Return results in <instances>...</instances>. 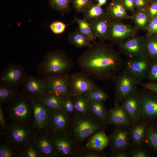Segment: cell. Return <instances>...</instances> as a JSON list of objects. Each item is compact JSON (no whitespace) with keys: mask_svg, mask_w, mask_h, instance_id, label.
I'll list each match as a JSON object with an SVG mask.
<instances>
[{"mask_svg":"<svg viewBox=\"0 0 157 157\" xmlns=\"http://www.w3.org/2000/svg\"><path fill=\"white\" fill-rule=\"evenodd\" d=\"M124 62L112 44L101 41L92 42L76 61L82 71L104 81L113 79L124 66Z\"/></svg>","mask_w":157,"mask_h":157,"instance_id":"cell-1","label":"cell"},{"mask_svg":"<svg viewBox=\"0 0 157 157\" xmlns=\"http://www.w3.org/2000/svg\"><path fill=\"white\" fill-rule=\"evenodd\" d=\"M74 65L72 59L63 50L48 51L37 68L38 74L42 79L56 75L68 74Z\"/></svg>","mask_w":157,"mask_h":157,"instance_id":"cell-2","label":"cell"},{"mask_svg":"<svg viewBox=\"0 0 157 157\" xmlns=\"http://www.w3.org/2000/svg\"><path fill=\"white\" fill-rule=\"evenodd\" d=\"M8 104L6 111L9 122L33 125V115L31 98L23 94Z\"/></svg>","mask_w":157,"mask_h":157,"instance_id":"cell-3","label":"cell"},{"mask_svg":"<svg viewBox=\"0 0 157 157\" xmlns=\"http://www.w3.org/2000/svg\"><path fill=\"white\" fill-rule=\"evenodd\" d=\"M35 131L33 125L9 122L6 131V140L21 151L33 141Z\"/></svg>","mask_w":157,"mask_h":157,"instance_id":"cell-4","label":"cell"},{"mask_svg":"<svg viewBox=\"0 0 157 157\" xmlns=\"http://www.w3.org/2000/svg\"><path fill=\"white\" fill-rule=\"evenodd\" d=\"M113 79L115 86V104H120L126 96L137 90L140 82L124 68Z\"/></svg>","mask_w":157,"mask_h":157,"instance_id":"cell-5","label":"cell"},{"mask_svg":"<svg viewBox=\"0 0 157 157\" xmlns=\"http://www.w3.org/2000/svg\"><path fill=\"white\" fill-rule=\"evenodd\" d=\"M27 76L22 65L13 63L8 65L1 72L0 83L11 88L18 89Z\"/></svg>","mask_w":157,"mask_h":157,"instance_id":"cell-6","label":"cell"},{"mask_svg":"<svg viewBox=\"0 0 157 157\" xmlns=\"http://www.w3.org/2000/svg\"><path fill=\"white\" fill-rule=\"evenodd\" d=\"M145 37L135 35L129 38L119 45L120 51L128 59L149 57L145 43Z\"/></svg>","mask_w":157,"mask_h":157,"instance_id":"cell-7","label":"cell"},{"mask_svg":"<svg viewBox=\"0 0 157 157\" xmlns=\"http://www.w3.org/2000/svg\"><path fill=\"white\" fill-rule=\"evenodd\" d=\"M137 31L130 24L124 23L122 21L111 20L108 32V40L119 46L127 39L136 35Z\"/></svg>","mask_w":157,"mask_h":157,"instance_id":"cell-8","label":"cell"},{"mask_svg":"<svg viewBox=\"0 0 157 157\" xmlns=\"http://www.w3.org/2000/svg\"><path fill=\"white\" fill-rule=\"evenodd\" d=\"M141 100L140 118L148 123L157 122V94L143 88L139 90Z\"/></svg>","mask_w":157,"mask_h":157,"instance_id":"cell-9","label":"cell"},{"mask_svg":"<svg viewBox=\"0 0 157 157\" xmlns=\"http://www.w3.org/2000/svg\"><path fill=\"white\" fill-rule=\"evenodd\" d=\"M89 77L83 71L69 75L70 97L83 94L86 92L98 87Z\"/></svg>","mask_w":157,"mask_h":157,"instance_id":"cell-10","label":"cell"},{"mask_svg":"<svg viewBox=\"0 0 157 157\" xmlns=\"http://www.w3.org/2000/svg\"><path fill=\"white\" fill-rule=\"evenodd\" d=\"M68 74L54 75L43 79L47 93L63 98L70 96Z\"/></svg>","mask_w":157,"mask_h":157,"instance_id":"cell-11","label":"cell"},{"mask_svg":"<svg viewBox=\"0 0 157 157\" xmlns=\"http://www.w3.org/2000/svg\"><path fill=\"white\" fill-rule=\"evenodd\" d=\"M33 142L41 157H52L56 154L53 136L47 129L36 131Z\"/></svg>","mask_w":157,"mask_h":157,"instance_id":"cell-12","label":"cell"},{"mask_svg":"<svg viewBox=\"0 0 157 157\" xmlns=\"http://www.w3.org/2000/svg\"><path fill=\"white\" fill-rule=\"evenodd\" d=\"M33 115V126L35 131L47 129L51 110L37 98H31Z\"/></svg>","mask_w":157,"mask_h":157,"instance_id":"cell-13","label":"cell"},{"mask_svg":"<svg viewBox=\"0 0 157 157\" xmlns=\"http://www.w3.org/2000/svg\"><path fill=\"white\" fill-rule=\"evenodd\" d=\"M150 58L128 59L124 62V68L140 82L147 76L151 64Z\"/></svg>","mask_w":157,"mask_h":157,"instance_id":"cell-14","label":"cell"},{"mask_svg":"<svg viewBox=\"0 0 157 157\" xmlns=\"http://www.w3.org/2000/svg\"><path fill=\"white\" fill-rule=\"evenodd\" d=\"M21 86L23 93L31 98H37L46 92L44 79L35 76L28 75Z\"/></svg>","mask_w":157,"mask_h":157,"instance_id":"cell-15","label":"cell"},{"mask_svg":"<svg viewBox=\"0 0 157 157\" xmlns=\"http://www.w3.org/2000/svg\"><path fill=\"white\" fill-rule=\"evenodd\" d=\"M116 127L109 139L113 153L119 150L129 149L131 146V126Z\"/></svg>","mask_w":157,"mask_h":157,"instance_id":"cell-16","label":"cell"},{"mask_svg":"<svg viewBox=\"0 0 157 157\" xmlns=\"http://www.w3.org/2000/svg\"><path fill=\"white\" fill-rule=\"evenodd\" d=\"M121 104L130 116L133 122L140 119L141 100L138 89L126 96Z\"/></svg>","mask_w":157,"mask_h":157,"instance_id":"cell-17","label":"cell"},{"mask_svg":"<svg viewBox=\"0 0 157 157\" xmlns=\"http://www.w3.org/2000/svg\"><path fill=\"white\" fill-rule=\"evenodd\" d=\"M68 122L67 114L63 110L51 111L47 129L53 136L64 133L67 127Z\"/></svg>","mask_w":157,"mask_h":157,"instance_id":"cell-18","label":"cell"},{"mask_svg":"<svg viewBox=\"0 0 157 157\" xmlns=\"http://www.w3.org/2000/svg\"><path fill=\"white\" fill-rule=\"evenodd\" d=\"M133 123L129 114L121 104H115L108 113L107 123L116 126L130 127Z\"/></svg>","mask_w":157,"mask_h":157,"instance_id":"cell-19","label":"cell"},{"mask_svg":"<svg viewBox=\"0 0 157 157\" xmlns=\"http://www.w3.org/2000/svg\"><path fill=\"white\" fill-rule=\"evenodd\" d=\"M148 123L141 118L133 123L130 130V147L144 145Z\"/></svg>","mask_w":157,"mask_h":157,"instance_id":"cell-20","label":"cell"},{"mask_svg":"<svg viewBox=\"0 0 157 157\" xmlns=\"http://www.w3.org/2000/svg\"><path fill=\"white\" fill-rule=\"evenodd\" d=\"M99 128V125L90 119H79L75 123L74 133L77 139L83 140L96 132Z\"/></svg>","mask_w":157,"mask_h":157,"instance_id":"cell-21","label":"cell"},{"mask_svg":"<svg viewBox=\"0 0 157 157\" xmlns=\"http://www.w3.org/2000/svg\"><path fill=\"white\" fill-rule=\"evenodd\" d=\"M111 20L107 15L90 22L92 31L95 38H98L101 41L108 40V34Z\"/></svg>","mask_w":157,"mask_h":157,"instance_id":"cell-22","label":"cell"},{"mask_svg":"<svg viewBox=\"0 0 157 157\" xmlns=\"http://www.w3.org/2000/svg\"><path fill=\"white\" fill-rule=\"evenodd\" d=\"M105 12L107 15L111 20L122 21L124 19H130L123 0H112L107 6Z\"/></svg>","mask_w":157,"mask_h":157,"instance_id":"cell-23","label":"cell"},{"mask_svg":"<svg viewBox=\"0 0 157 157\" xmlns=\"http://www.w3.org/2000/svg\"><path fill=\"white\" fill-rule=\"evenodd\" d=\"M53 137L56 154L64 156H69L72 154L71 141L64 133Z\"/></svg>","mask_w":157,"mask_h":157,"instance_id":"cell-24","label":"cell"},{"mask_svg":"<svg viewBox=\"0 0 157 157\" xmlns=\"http://www.w3.org/2000/svg\"><path fill=\"white\" fill-rule=\"evenodd\" d=\"M109 138L103 131L96 133L89 140L86 147L90 149L101 151L108 144Z\"/></svg>","mask_w":157,"mask_h":157,"instance_id":"cell-25","label":"cell"},{"mask_svg":"<svg viewBox=\"0 0 157 157\" xmlns=\"http://www.w3.org/2000/svg\"><path fill=\"white\" fill-rule=\"evenodd\" d=\"M144 144L157 155V122L149 123Z\"/></svg>","mask_w":157,"mask_h":157,"instance_id":"cell-26","label":"cell"},{"mask_svg":"<svg viewBox=\"0 0 157 157\" xmlns=\"http://www.w3.org/2000/svg\"><path fill=\"white\" fill-rule=\"evenodd\" d=\"M36 98L41 101L51 111L62 110L64 98L47 93Z\"/></svg>","mask_w":157,"mask_h":157,"instance_id":"cell-27","label":"cell"},{"mask_svg":"<svg viewBox=\"0 0 157 157\" xmlns=\"http://www.w3.org/2000/svg\"><path fill=\"white\" fill-rule=\"evenodd\" d=\"M22 91L0 83V106L8 104L17 97L23 94Z\"/></svg>","mask_w":157,"mask_h":157,"instance_id":"cell-28","label":"cell"},{"mask_svg":"<svg viewBox=\"0 0 157 157\" xmlns=\"http://www.w3.org/2000/svg\"><path fill=\"white\" fill-rule=\"evenodd\" d=\"M130 19L133 20L137 31L146 30L150 21L146 8L135 11L130 16Z\"/></svg>","mask_w":157,"mask_h":157,"instance_id":"cell-29","label":"cell"},{"mask_svg":"<svg viewBox=\"0 0 157 157\" xmlns=\"http://www.w3.org/2000/svg\"><path fill=\"white\" fill-rule=\"evenodd\" d=\"M69 43L78 48L89 47L92 45L91 42L80 31L78 28L69 34Z\"/></svg>","mask_w":157,"mask_h":157,"instance_id":"cell-30","label":"cell"},{"mask_svg":"<svg viewBox=\"0 0 157 157\" xmlns=\"http://www.w3.org/2000/svg\"><path fill=\"white\" fill-rule=\"evenodd\" d=\"M89 110L94 115L102 121L107 122L108 113L105 107L104 102L90 101Z\"/></svg>","mask_w":157,"mask_h":157,"instance_id":"cell-31","label":"cell"},{"mask_svg":"<svg viewBox=\"0 0 157 157\" xmlns=\"http://www.w3.org/2000/svg\"><path fill=\"white\" fill-rule=\"evenodd\" d=\"M83 13L84 19L89 23L106 15L105 11L101 7L92 3Z\"/></svg>","mask_w":157,"mask_h":157,"instance_id":"cell-32","label":"cell"},{"mask_svg":"<svg viewBox=\"0 0 157 157\" xmlns=\"http://www.w3.org/2000/svg\"><path fill=\"white\" fill-rule=\"evenodd\" d=\"M21 151L6 140L0 144V157H21Z\"/></svg>","mask_w":157,"mask_h":157,"instance_id":"cell-33","label":"cell"},{"mask_svg":"<svg viewBox=\"0 0 157 157\" xmlns=\"http://www.w3.org/2000/svg\"><path fill=\"white\" fill-rule=\"evenodd\" d=\"M72 97L74 109L81 113L85 114L89 110V100L83 94Z\"/></svg>","mask_w":157,"mask_h":157,"instance_id":"cell-34","label":"cell"},{"mask_svg":"<svg viewBox=\"0 0 157 157\" xmlns=\"http://www.w3.org/2000/svg\"><path fill=\"white\" fill-rule=\"evenodd\" d=\"M74 20L78 25V29L81 33L91 42H95L90 23L84 19H80L74 17Z\"/></svg>","mask_w":157,"mask_h":157,"instance_id":"cell-35","label":"cell"},{"mask_svg":"<svg viewBox=\"0 0 157 157\" xmlns=\"http://www.w3.org/2000/svg\"><path fill=\"white\" fill-rule=\"evenodd\" d=\"M83 95L90 101L104 102L108 97V94L98 87L86 92Z\"/></svg>","mask_w":157,"mask_h":157,"instance_id":"cell-36","label":"cell"},{"mask_svg":"<svg viewBox=\"0 0 157 157\" xmlns=\"http://www.w3.org/2000/svg\"><path fill=\"white\" fill-rule=\"evenodd\" d=\"M145 37L146 50L148 56L150 58L157 59V37L153 35Z\"/></svg>","mask_w":157,"mask_h":157,"instance_id":"cell-37","label":"cell"},{"mask_svg":"<svg viewBox=\"0 0 157 157\" xmlns=\"http://www.w3.org/2000/svg\"><path fill=\"white\" fill-rule=\"evenodd\" d=\"M70 0H49L50 6L62 13L67 12L69 9Z\"/></svg>","mask_w":157,"mask_h":157,"instance_id":"cell-38","label":"cell"},{"mask_svg":"<svg viewBox=\"0 0 157 157\" xmlns=\"http://www.w3.org/2000/svg\"><path fill=\"white\" fill-rule=\"evenodd\" d=\"M129 149L130 157H149L151 156V152L144 149L143 146L131 147Z\"/></svg>","mask_w":157,"mask_h":157,"instance_id":"cell-39","label":"cell"},{"mask_svg":"<svg viewBox=\"0 0 157 157\" xmlns=\"http://www.w3.org/2000/svg\"><path fill=\"white\" fill-rule=\"evenodd\" d=\"M40 157V155L33 141L27 145L21 151V157Z\"/></svg>","mask_w":157,"mask_h":157,"instance_id":"cell-40","label":"cell"},{"mask_svg":"<svg viewBox=\"0 0 157 157\" xmlns=\"http://www.w3.org/2000/svg\"><path fill=\"white\" fill-rule=\"evenodd\" d=\"M74 5L78 12L85 11L92 3V0H74Z\"/></svg>","mask_w":157,"mask_h":157,"instance_id":"cell-41","label":"cell"},{"mask_svg":"<svg viewBox=\"0 0 157 157\" xmlns=\"http://www.w3.org/2000/svg\"><path fill=\"white\" fill-rule=\"evenodd\" d=\"M67 25L62 22L56 21L51 24L49 28L53 33L58 34L64 32Z\"/></svg>","mask_w":157,"mask_h":157,"instance_id":"cell-42","label":"cell"},{"mask_svg":"<svg viewBox=\"0 0 157 157\" xmlns=\"http://www.w3.org/2000/svg\"><path fill=\"white\" fill-rule=\"evenodd\" d=\"M74 110V106L71 97L69 96L64 98L62 110L67 114H71Z\"/></svg>","mask_w":157,"mask_h":157,"instance_id":"cell-43","label":"cell"},{"mask_svg":"<svg viewBox=\"0 0 157 157\" xmlns=\"http://www.w3.org/2000/svg\"><path fill=\"white\" fill-rule=\"evenodd\" d=\"M146 9L150 20L152 18L157 17V0H154L149 3Z\"/></svg>","mask_w":157,"mask_h":157,"instance_id":"cell-44","label":"cell"},{"mask_svg":"<svg viewBox=\"0 0 157 157\" xmlns=\"http://www.w3.org/2000/svg\"><path fill=\"white\" fill-rule=\"evenodd\" d=\"M146 30V36H149L157 33V17L151 19L150 21Z\"/></svg>","mask_w":157,"mask_h":157,"instance_id":"cell-45","label":"cell"},{"mask_svg":"<svg viewBox=\"0 0 157 157\" xmlns=\"http://www.w3.org/2000/svg\"><path fill=\"white\" fill-rule=\"evenodd\" d=\"M149 80L157 81V63L151 65L147 76Z\"/></svg>","mask_w":157,"mask_h":157,"instance_id":"cell-46","label":"cell"},{"mask_svg":"<svg viewBox=\"0 0 157 157\" xmlns=\"http://www.w3.org/2000/svg\"><path fill=\"white\" fill-rule=\"evenodd\" d=\"M135 11L145 9L149 4L147 0H134Z\"/></svg>","mask_w":157,"mask_h":157,"instance_id":"cell-47","label":"cell"},{"mask_svg":"<svg viewBox=\"0 0 157 157\" xmlns=\"http://www.w3.org/2000/svg\"><path fill=\"white\" fill-rule=\"evenodd\" d=\"M124 3L126 10L130 11L132 14L135 12V7L134 0H123Z\"/></svg>","mask_w":157,"mask_h":157,"instance_id":"cell-48","label":"cell"},{"mask_svg":"<svg viewBox=\"0 0 157 157\" xmlns=\"http://www.w3.org/2000/svg\"><path fill=\"white\" fill-rule=\"evenodd\" d=\"M7 124L3 110L2 106H0V125L1 128L3 131H6Z\"/></svg>","mask_w":157,"mask_h":157,"instance_id":"cell-49","label":"cell"},{"mask_svg":"<svg viewBox=\"0 0 157 157\" xmlns=\"http://www.w3.org/2000/svg\"><path fill=\"white\" fill-rule=\"evenodd\" d=\"M143 88L151 90L157 94V83H144L140 84Z\"/></svg>","mask_w":157,"mask_h":157,"instance_id":"cell-50","label":"cell"},{"mask_svg":"<svg viewBox=\"0 0 157 157\" xmlns=\"http://www.w3.org/2000/svg\"><path fill=\"white\" fill-rule=\"evenodd\" d=\"M113 156L115 157H129L130 153L129 149H121L113 153Z\"/></svg>","mask_w":157,"mask_h":157,"instance_id":"cell-51","label":"cell"},{"mask_svg":"<svg viewBox=\"0 0 157 157\" xmlns=\"http://www.w3.org/2000/svg\"><path fill=\"white\" fill-rule=\"evenodd\" d=\"M103 155L96 152H89L85 153L81 155V157H100Z\"/></svg>","mask_w":157,"mask_h":157,"instance_id":"cell-52","label":"cell"},{"mask_svg":"<svg viewBox=\"0 0 157 157\" xmlns=\"http://www.w3.org/2000/svg\"><path fill=\"white\" fill-rule=\"evenodd\" d=\"M98 3L97 5L100 7H101L106 3L107 0H98Z\"/></svg>","mask_w":157,"mask_h":157,"instance_id":"cell-53","label":"cell"},{"mask_svg":"<svg viewBox=\"0 0 157 157\" xmlns=\"http://www.w3.org/2000/svg\"><path fill=\"white\" fill-rule=\"evenodd\" d=\"M149 3H150L152 1H154V0H147Z\"/></svg>","mask_w":157,"mask_h":157,"instance_id":"cell-54","label":"cell"},{"mask_svg":"<svg viewBox=\"0 0 157 157\" xmlns=\"http://www.w3.org/2000/svg\"></svg>","mask_w":157,"mask_h":157,"instance_id":"cell-55","label":"cell"},{"mask_svg":"<svg viewBox=\"0 0 157 157\" xmlns=\"http://www.w3.org/2000/svg\"></svg>","mask_w":157,"mask_h":157,"instance_id":"cell-56","label":"cell"}]
</instances>
